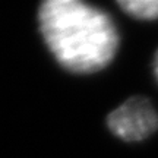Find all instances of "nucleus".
<instances>
[{"label":"nucleus","mask_w":158,"mask_h":158,"mask_svg":"<svg viewBox=\"0 0 158 158\" xmlns=\"http://www.w3.org/2000/svg\"><path fill=\"white\" fill-rule=\"evenodd\" d=\"M40 28L53 56L75 73L108 66L118 48L113 19L78 0H48L40 7Z\"/></svg>","instance_id":"obj_1"},{"label":"nucleus","mask_w":158,"mask_h":158,"mask_svg":"<svg viewBox=\"0 0 158 158\" xmlns=\"http://www.w3.org/2000/svg\"><path fill=\"white\" fill-rule=\"evenodd\" d=\"M107 124L120 139L138 142L158 129V114L143 97H132L108 114Z\"/></svg>","instance_id":"obj_2"},{"label":"nucleus","mask_w":158,"mask_h":158,"mask_svg":"<svg viewBox=\"0 0 158 158\" xmlns=\"http://www.w3.org/2000/svg\"><path fill=\"white\" fill-rule=\"evenodd\" d=\"M117 5L123 9L127 15L136 19L152 21L158 19V0H120Z\"/></svg>","instance_id":"obj_3"},{"label":"nucleus","mask_w":158,"mask_h":158,"mask_svg":"<svg viewBox=\"0 0 158 158\" xmlns=\"http://www.w3.org/2000/svg\"><path fill=\"white\" fill-rule=\"evenodd\" d=\"M154 72H155V76L158 79V51L155 54V59H154Z\"/></svg>","instance_id":"obj_4"}]
</instances>
